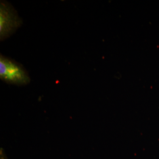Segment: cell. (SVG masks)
<instances>
[{
  "label": "cell",
  "mask_w": 159,
  "mask_h": 159,
  "mask_svg": "<svg viewBox=\"0 0 159 159\" xmlns=\"http://www.w3.org/2000/svg\"><path fill=\"white\" fill-rule=\"evenodd\" d=\"M23 24L22 19L10 4L5 1L0 3V40L11 35Z\"/></svg>",
  "instance_id": "7a4b0ae2"
},
{
  "label": "cell",
  "mask_w": 159,
  "mask_h": 159,
  "mask_svg": "<svg viewBox=\"0 0 159 159\" xmlns=\"http://www.w3.org/2000/svg\"><path fill=\"white\" fill-rule=\"evenodd\" d=\"M0 79L7 83L16 85H26L31 79L23 66L14 60L1 54Z\"/></svg>",
  "instance_id": "6da1fadb"
}]
</instances>
